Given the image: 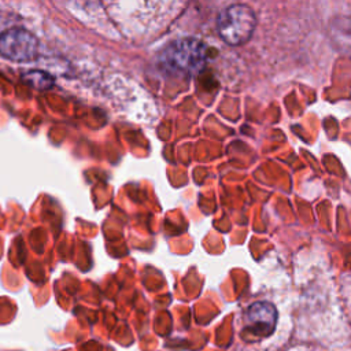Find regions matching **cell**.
I'll return each instance as SVG.
<instances>
[{"label":"cell","instance_id":"obj_2","mask_svg":"<svg viewBox=\"0 0 351 351\" xmlns=\"http://www.w3.org/2000/svg\"><path fill=\"white\" fill-rule=\"evenodd\" d=\"M256 26V18L245 4H230L217 16V32L222 41L229 45L247 43Z\"/></svg>","mask_w":351,"mask_h":351},{"label":"cell","instance_id":"obj_3","mask_svg":"<svg viewBox=\"0 0 351 351\" xmlns=\"http://www.w3.org/2000/svg\"><path fill=\"white\" fill-rule=\"evenodd\" d=\"M0 53L12 62H30L38 53V41L29 30L12 27L0 34Z\"/></svg>","mask_w":351,"mask_h":351},{"label":"cell","instance_id":"obj_4","mask_svg":"<svg viewBox=\"0 0 351 351\" xmlns=\"http://www.w3.org/2000/svg\"><path fill=\"white\" fill-rule=\"evenodd\" d=\"M247 329L256 336H270L277 324V308L270 302H255L247 308Z\"/></svg>","mask_w":351,"mask_h":351},{"label":"cell","instance_id":"obj_1","mask_svg":"<svg viewBox=\"0 0 351 351\" xmlns=\"http://www.w3.org/2000/svg\"><path fill=\"white\" fill-rule=\"evenodd\" d=\"M207 60L206 44L195 37H184L167 44L159 55L165 73L192 77L202 71Z\"/></svg>","mask_w":351,"mask_h":351},{"label":"cell","instance_id":"obj_5","mask_svg":"<svg viewBox=\"0 0 351 351\" xmlns=\"http://www.w3.org/2000/svg\"><path fill=\"white\" fill-rule=\"evenodd\" d=\"M23 80L37 89H48L53 84V78L44 71H29L23 74Z\"/></svg>","mask_w":351,"mask_h":351}]
</instances>
